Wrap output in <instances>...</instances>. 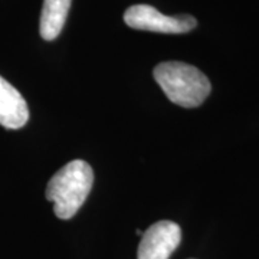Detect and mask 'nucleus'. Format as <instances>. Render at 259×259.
Returning <instances> with one entry per match:
<instances>
[{
  "label": "nucleus",
  "mask_w": 259,
  "mask_h": 259,
  "mask_svg": "<svg viewBox=\"0 0 259 259\" xmlns=\"http://www.w3.org/2000/svg\"><path fill=\"white\" fill-rule=\"evenodd\" d=\"M29 120V108L18 90L0 76V125L9 130L22 128Z\"/></svg>",
  "instance_id": "39448f33"
},
{
  "label": "nucleus",
  "mask_w": 259,
  "mask_h": 259,
  "mask_svg": "<svg viewBox=\"0 0 259 259\" xmlns=\"http://www.w3.org/2000/svg\"><path fill=\"white\" fill-rule=\"evenodd\" d=\"M182 241V229L171 221L153 223L143 232L139 245V259H168Z\"/></svg>",
  "instance_id": "20e7f679"
},
{
  "label": "nucleus",
  "mask_w": 259,
  "mask_h": 259,
  "mask_svg": "<svg viewBox=\"0 0 259 259\" xmlns=\"http://www.w3.org/2000/svg\"><path fill=\"white\" fill-rule=\"evenodd\" d=\"M153 75L167 98L183 108L202 105L212 91L209 78L196 66L185 62H161L154 68Z\"/></svg>",
  "instance_id": "f03ea898"
},
{
  "label": "nucleus",
  "mask_w": 259,
  "mask_h": 259,
  "mask_svg": "<svg viewBox=\"0 0 259 259\" xmlns=\"http://www.w3.org/2000/svg\"><path fill=\"white\" fill-rule=\"evenodd\" d=\"M136 233H137V235H139V236H141V235H143V232L140 231V229H137V231H136Z\"/></svg>",
  "instance_id": "0eeeda50"
},
{
  "label": "nucleus",
  "mask_w": 259,
  "mask_h": 259,
  "mask_svg": "<svg viewBox=\"0 0 259 259\" xmlns=\"http://www.w3.org/2000/svg\"><path fill=\"white\" fill-rule=\"evenodd\" d=\"M72 0H44L39 32L45 40H54L65 26Z\"/></svg>",
  "instance_id": "423d86ee"
},
{
  "label": "nucleus",
  "mask_w": 259,
  "mask_h": 259,
  "mask_svg": "<svg viewBox=\"0 0 259 259\" xmlns=\"http://www.w3.org/2000/svg\"><path fill=\"white\" fill-rule=\"evenodd\" d=\"M94 173L83 160H72L65 164L48 182L47 199L54 203L59 219H71L85 203L93 189Z\"/></svg>",
  "instance_id": "f257e3e1"
},
{
  "label": "nucleus",
  "mask_w": 259,
  "mask_h": 259,
  "mask_svg": "<svg viewBox=\"0 0 259 259\" xmlns=\"http://www.w3.org/2000/svg\"><path fill=\"white\" fill-rule=\"evenodd\" d=\"M125 25L139 30L157 33H186L197 26V20L190 15L166 16L150 5H134L124 13Z\"/></svg>",
  "instance_id": "7ed1b4c3"
}]
</instances>
